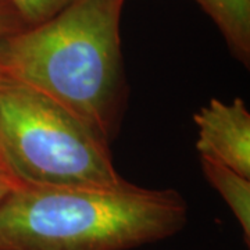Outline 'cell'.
Here are the masks:
<instances>
[{
    "instance_id": "cell-1",
    "label": "cell",
    "mask_w": 250,
    "mask_h": 250,
    "mask_svg": "<svg viewBox=\"0 0 250 250\" xmlns=\"http://www.w3.org/2000/svg\"><path fill=\"white\" fill-rule=\"evenodd\" d=\"M125 0H74L0 39V72L41 90L108 143L126 98L120 22Z\"/></svg>"
},
{
    "instance_id": "cell-2",
    "label": "cell",
    "mask_w": 250,
    "mask_h": 250,
    "mask_svg": "<svg viewBox=\"0 0 250 250\" xmlns=\"http://www.w3.org/2000/svg\"><path fill=\"white\" fill-rule=\"evenodd\" d=\"M187 223L174 189L17 188L0 202V250H131Z\"/></svg>"
},
{
    "instance_id": "cell-3",
    "label": "cell",
    "mask_w": 250,
    "mask_h": 250,
    "mask_svg": "<svg viewBox=\"0 0 250 250\" xmlns=\"http://www.w3.org/2000/svg\"><path fill=\"white\" fill-rule=\"evenodd\" d=\"M0 164L20 188L124 189L110 143L56 100L0 72Z\"/></svg>"
},
{
    "instance_id": "cell-4",
    "label": "cell",
    "mask_w": 250,
    "mask_h": 250,
    "mask_svg": "<svg viewBox=\"0 0 250 250\" xmlns=\"http://www.w3.org/2000/svg\"><path fill=\"white\" fill-rule=\"evenodd\" d=\"M197 126L196 149L208 159L250 179V113L245 102L210 99L193 116Z\"/></svg>"
},
{
    "instance_id": "cell-5",
    "label": "cell",
    "mask_w": 250,
    "mask_h": 250,
    "mask_svg": "<svg viewBox=\"0 0 250 250\" xmlns=\"http://www.w3.org/2000/svg\"><path fill=\"white\" fill-rule=\"evenodd\" d=\"M214 21L233 57L250 65V0H196Z\"/></svg>"
},
{
    "instance_id": "cell-6",
    "label": "cell",
    "mask_w": 250,
    "mask_h": 250,
    "mask_svg": "<svg viewBox=\"0 0 250 250\" xmlns=\"http://www.w3.org/2000/svg\"><path fill=\"white\" fill-rule=\"evenodd\" d=\"M206 178L217 189L241 225L246 246L250 245V179L220 163L200 157Z\"/></svg>"
},
{
    "instance_id": "cell-7",
    "label": "cell",
    "mask_w": 250,
    "mask_h": 250,
    "mask_svg": "<svg viewBox=\"0 0 250 250\" xmlns=\"http://www.w3.org/2000/svg\"><path fill=\"white\" fill-rule=\"evenodd\" d=\"M28 27L41 24L67 7L74 0H10Z\"/></svg>"
},
{
    "instance_id": "cell-8",
    "label": "cell",
    "mask_w": 250,
    "mask_h": 250,
    "mask_svg": "<svg viewBox=\"0 0 250 250\" xmlns=\"http://www.w3.org/2000/svg\"><path fill=\"white\" fill-rule=\"evenodd\" d=\"M28 25L10 0H0V39L13 35Z\"/></svg>"
},
{
    "instance_id": "cell-9",
    "label": "cell",
    "mask_w": 250,
    "mask_h": 250,
    "mask_svg": "<svg viewBox=\"0 0 250 250\" xmlns=\"http://www.w3.org/2000/svg\"><path fill=\"white\" fill-rule=\"evenodd\" d=\"M17 188L20 187H18L13 179L9 178V177L4 175V174H0V202L7 196L11 190L17 189Z\"/></svg>"
},
{
    "instance_id": "cell-10",
    "label": "cell",
    "mask_w": 250,
    "mask_h": 250,
    "mask_svg": "<svg viewBox=\"0 0 250 250\" xmlns=\"http://www.w3.org/2000/svg\"><path fill=\"white\" fill-rule=\"evenodd\" d=\"M0 174H4V175H7V172H6V171H4V168L1 167V164H0ZM7 177H9V175H7ZM9 178H10V177H9Z\"/></svg>"
}]
</instances>
